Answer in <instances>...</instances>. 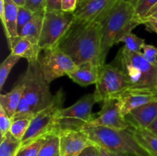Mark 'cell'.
<instances>
[{"mask_svg": "<svg viewBox=\"0 0 157 156\" xmlns=\"http://www.w3.org/2000/svg\"><path fill=\"white\" fill-rule=\"evenodd\" d=\"M102 26L98 20H75L58 47L68 55L78 66L90 62L98 67L101 62Z\"/></svg>", "mask_w": 157, "mask_h": 156, "instance_id": "1", "label": "cell"}, {"mask_svg": "<svg viewBox=\"0 0 157 156\" xmlns=\"http://www.w3.org/2000/svg\"><path fill=\"white\" fill-rule=\"evenodd\" d=\"M98 21L102 26L101 62L104 65L110 48L119 43L123 35L132 32L140 24L135 20L133 2L123 0H117Z\"/></svg>", "mask_w": 157, "mask_h": 156, "instance_id": "2", "label": "cell"}, {"mask_svg": "<svg viewBox=\"0 0 157 156\" xmlns=\"http://www.w3.org/2000/svg\"><path fill=\"white\" fill-rule=\"evenodd\" d=\"M113 64L122 70L131 87H156L157 64L147 61L142 54L129 50L124 46L118 51Z\"/></svg>", "mask_w": 157, "mask_h": 156, "instance_id": "3", "label": "cell"}, {"mask_svg": "<svg viewBox=\"0 0 157 156\" xmlns=\"http://www.w3.org/2000/svg\"><path fill=\"white\" fill-rule=\"evenodd\" d=\"M97 146L114 153L133 156H149L139 145L130 129H114L106 127H90L82 130Z\"/></svg>", "mask_w": 157, "mask_h": 156, "instance_id": "4", "label": "cell"}, {"mask_svg": "<svg viewBox=\"0 0 157 156\" xmlns=\"http://www.w3.org/2000/svg\"><path fill=\"white\" fill-rule=\"evenodd\" d=\"M24 90L21 99L29 106L35 116L52 102L54 96L50 91L49 83L44 78L38 61L28 62V67L21 76Z\"/></svg>", "mask_w": 157, "mask_h": 156, "instance_id": "5", "label": "cell"}, {"mask_svg": "<svg viewBox=\"0 0 157 156\" xmlns=\"http://www.w3.org/2000/svg\"><path fill=\"white\" fill-rule=\"evenodd\" d=\"M64 99L65 97L63 90L60 89L54 95L52 102L34 116L29 129L21 140V147L30 144L40 138L55 133L57 116L59 110L62 109Z\"/></svg>", "mask_w": 157, "mask_h": 156, "instance_id": "6", "label": "cell"}, {"mask_svg": "<svg viewBox=\"0 0 157 156\" xmlns=\"http://www.w3.org/2000/svg\"><path fill=\"white\" fill-rule=\"evenodd\" d=\"M96 102L94 93L87 94L71 106L61 109L55 122V133L58 134L64 130H82L94 118L92 109Z\"/></svg>", "mask_w": 157, "mask_h": 156, "instance_id": "7", "label": "cell"}, {"mask_svg": "<svg viewBox=\"0 0 157 156\" xmlns=\"http://www.w3.org/2000/svg\"><path fill=\"white\" fill-rule=\"evenodd\" d=\"M73 13L63 11H45L38 46L41 50L58 46L75 21Z\"/></svg>", "mask_w": 157, "mask_h": 156, "instance_id": "8", "label": "cell"}, {"mask_svg": "<svg viewBox=\"0 0 157 156\" xmlns=\"http://www.w3.org/2000/svg\"><path fill=\"white\" fill-rule=\"evenodd\" d=\"M94 93L97 102H103L131 87L122 70L113 64H104L100 67L99 76Z\"/></svg>", "mask_w": 157, "mask_h": 156, "instance_id": "9", "label": "cell"}, {"mask_svg": "<svg viewBox=\"0 0 157 156\" xmlns=\"http://www.w3.org/2000/svg\"><path fill=\"white\" fill-rule=\"evenodd\" d=\"M44 52L38 62L43 75L49 84L61 76H67L78 69V66L73 60L58 46L47 49Z\"/></svg>", "mask_w": 157, "mask_h": 156, "instance_id": "10", "label": "cell"}, {"mask_svg": "<svg viewBox=\"0 0 157 156\" xmlns=\"http://www.w3.org/2000/svg\"><path fill=\"white\" fill-rule=\"evenodd\" d=\"M98 116L84 125L83 129L90 127H106L114 129H128L130 125L122 115L117 99L110 98L103 101L102 108ZM82 129V130H83Z\"/></svg>", "mask_w": 157, "mask_h": 156, "instance_id": "11", "label": "cell"}, {"mask_svg": "<svg viewBox=\"0 0 157 156\" xmlns=\"http://www.w3.org/2000/svg\"><path fill=\"white\" fill-rule=\"evenodd\" d=\"M113 99H117L121 113L125 117L130 111L144 104L157 101L156 88H137L130 87L124 90Z\"/></svg>", "mask_w": 157, "mask_h": 156, "instance_id": "12", "label": "cell"}, {"mask_svg": "<svg viewBox=\"0 0 157 156\" xmlns=\"http://www.w3.org/2000/svg\"><path fill=\"white\" fill-rule=\"evenodd\" d=\"M58 135L60 156H78L86 148L96 145L82 130H64Z\"/></svg>", "mask_w": 157, "mask_h": 156, "instance_id": "13", "label": "cell"}, {"mask_svg": "<svg viewBox=\"0 0 157 156\" xmlns=\"http://www.w3.org/2000/svg\"><path fill=\"white\" fill-rule=\"evenodd\" d=\"M117 0H78V6L73 12L75 19L82 21L98 20Z\"/></svg>", "mask_w": 157, "mask_h": 156, "instance_id": "14", "label": "cell"}, {"mask_svg": "<svg viewBox=\"0 0 157 156\" xmlns=\"http://www.w3.org/2000/svg\"><path fill=\"white\" fill-rule=\"evenodd\" d=\"M156 117L157 101L137 107L125 116L130 128L136 129H147Z\"/></svg>", "mask_w": 157, "mask_h": 156, "instance_id": "15", "label": "cell"}, {"mask_svg": "<svg viewBox=\"0 0 157 156\" xmlns=\"http://www.w3.org/2000/svg\"><path fill=\"white\" fill-rule=\"evenodd\" d=\"M18 12V6L12 0H4V10L0 18L10 49L19 37L17 32Z\"/></svg>", "mask_w": 157, "mask_h": 156, "instance_id": "16", "label": "cell"}, {"mask_svg": "<svg viewBox=\"0 0 157 156\" xmlns=\"http://www.w3.org/2000/svg\"><path fill=\"white\" fill-rule=\"evenodd\" d=\"M100 67L90 62L84 63L78 66V69L67 76L78 85L87 87L91 84H96L99 76Z\"/></svg>", "mask_w": 157, "mask_h": 156, "instance_id": "17", "label": "cell"}, {"mask_svg": "<svg viewBox=\"0 0 157 156\" xmlns=\"http://www.w3.org/2000/svg\"><path fill=\"white\" fill-rule=\"evenodd\" d=\"M24 90V83L20 77L19 81L11 91L0 96V106L3 108L8 116L12 119L16 113L17 108L21 100Z\"/></svg>", "mask_w": 157, "mask_h": 156, "instance_id": "18", "label": "cell"}, {"mask_svg": "<svg viewBox=\"0 0 157 156\" xmlns=\"http://www.w3.org/2000/svg\"><path fill=\"white\" fill-rule=\"evenodd\" d=\"M10 50L11 54L25 58L28 62L38 61L39 53L41 50L38 44H33L26 38L20 36Z\"/></svg>", "mask_w": 157, "mask_h": 156, "instance_id": "19", "label": "cell"}, {"mask_svg": "<svg viewBox=\"0 0 157 156\" xmlns=\"http://www.w3.org/2000/svg\"><path fill=\"white\" fill-rule=\"evenodd\" d=\"M45 10L35 12L32 19L25 25L19 36L30 41L35 44H38L41 36Z\"/></svg>", "mask_w": 157, "mask_h": 156, "instance_id": "20", "label": "cell"}, {"mask_svg": "<svg viewBox=\"0 0 157 156\" xmlns=\"http://www.w3.org/2000/svg\"><path fill=\"white\" fill-rule=\"evenodd\" d=\"M128 129L149 156H157V136L148 129H136L130 127Z\"/></svg>", "mask_w": 157, "mask_h": 156, "instance_id": "21", "label": "cell"}, {"mask_svg": "<svg viewBox=\"0 0 157 156\" xmlns=\"http://www.w3.org/2000/svg\"><path fill=\"white\" fill-rule=\"evenodd\" d=\"M21 148V141L8 132L4 138L1 139L0 156H16Z\"/></svg>", "mask_w": 157, "mask_h": 156, "instance_id": "22", "label": "cell"}, {"mask_svg": "<svg viewBox=\"0 0 157 156\" xmlns=\"http://www.w3.org/2000/svg\"><path fill=\"white\" fill-rule=\"evenodd\" d=\"M33 117L34 116H20L13 118L12 119V125L9 132L14 137L21 141L29 129Z\"/></svg>", "mask_w": 157, "mask_h": 156, "instance_id": "23", "label": "cell"}, {"mask_svg": "<svg viewBox=\"0 0 157 156\" xmlns=\"http://www.w3.org/2000/svg\"><path fill=\"white\" fill-rule=\"evenodd\" d=\"M38 156H60L59 135L55 133L49 135Z\"/></svg>", "mask_w": 157, "mask_h": 156, "instance_id": "24", "label": "cell"}, {"mask_svg": "<svg viewBox=\"0 0 157 156\" xmlns=\"http://www.w3.org/2000/svg\"><path fill=\"white\" fill-rule=\"evenodd\" d=\"M120 42L124 43V47L129 50L136 52V53H142V49L145 43V40L138 37L137 35L133 34L132 32H128L123 35L119 40Z\"/></svg>", "mask_w": 157, "mask_h": 156, "instance_id": "25", "label": "cell"}, {"mask_svg": "<svg viewBox=\"0 0 157 156\" xmlns=\"http://www.w3.org/2000/svg\"><path fill=\"white\" fill-rule=\"evenodd\" d=\"M21 58L20 56L12 54L10 53V54L0 64V90H2L3 86H4L12 69L20 61Z\"/></svg>", "mask_w": 157, "mask_h": 156, "instance_id": "26", "label": "cell"}, {"mask_svg": "<svg viewBox=\"0 0 157 156\" xmlns=\"http://www.w3.org/2000/svg\"><path fill=\"white\" fill-rule=\"evenodd\" d=\"M48 136L41 137L34 142H31L30 144L25 145L20 148L17 153V156H38L41 147L47 140Z\"/></svg>", "mask_w": 157, "mask_h": 156, "instance_id": "27", "label": "cell"}, {"mask_svg": "<svg viewBox=\"0 0 157 156\" xmlns=\"http://www.w3.org/2000/svg\"><path fill=\"white\" fill-rule=\"evenodd\" d=\"M133 4L135 8V20L139 22L140 20L145 17L156 6L157 0H137Z\"/></svg>", "mask_w": 157, "mask_h": 156, "instance_id": "28", "label": "cell"}, {"mask_svg": "<svg viewBox=\"0 0 157 156\" xmlns=\"http://www.w3.org/2000/svg\"><path fill=\"white\" fill-rule=\"evenodd\" d=\"M34 15L35 12L26 8L25 6H18V18H17V32L18 36L21 34L23 28L32 19Z\"/></svg>", "mask_w": 157, "mask_h": 156, "instance_id": "29", "label": "cell"}, {"mask_svg": "<svg viewBox=\"0 0 157 156\" xmlns=\"http://www.w3.org/2000/svg\"><path fill=\"white\" fill-rule=\"evenodd\" d=\"M139 23L145 25L146 30L148 32L157 33V10L141 18Z\"/></svg>", "mask_w": 157, "mask_h": 156, "instance_id": "30", "label": "cell"}, {"mask_svg": "<svg viewBox=\"0 0 157 156\" xmlns=\"http://www.w3.org/2000/svg\"><path fill=\"white\" fill-rule=\"evenodd\" d=\"M12 119L5 112L2 107L0 106V133L1 139L4 138L8 132H9L11 125H12Z\"/></svg>", "mask_w": 157, "mask_h": 156, "instance_id": "31", "label": "cell"}, {"mask_svg": "<svg viewBox=\"0 0 157 156\" xmlns=\"http://www.w3.org/2000/svg\"><path fill=\"white\" fill-rule=\"evenodd\" d=\"M143 56L153 64H157V47L154 45L145 44L143 47Z\"/></svg>", "mask_w": 157, "mask_h": 156, "instance_id": "32", "label": "cell"}, {"mask_svg": "<svg viewBox=\"0 0 157 156\" xmlns=\"http://www.w3.org/2000/svg\"><path fill=\"white\" fill-rule=\"evenodd\" d=\"M46 0H26L25 7L33 12L45 10Z\"/></svg>", "mask_w": 157, "mask_h": 156, "instance_id": "33", "label": "cell"}, {"mask_svg": "<svg viewBox=\"0 0 157 156\" xmlns=\"http://www.w3.org/2000/svg\"><path fill=\"white\" fill-rule=\"evenodd\" d=\"M78 0H62L61 1V11L64 12L73 13L77 9Z\"/></svg>", "mask_w": 157, "mask_h": 156, "instance_id": "34", "label": "cell"}, {"mask_svg": "<svg viewBox=\"0 0 157 156\" xmlns=\"http://www.w3.org/2000/svg\"><path fill=\"white\" fill-rule=\"evenodd\" d=\"M62 0H46L45 11H61Z\"/></svg>", "mask_w": 157, "mask_h": 156, "instance_id": "35", "label": "cell"}, {"mask_svg": "<svg viewBox=\"0 0 157 156\" xmlns=\"http://www.w3.org/2000/svg\"><path fill=\"white\" fill-rule=\"evenodd\" d=\"M78 156H100L97 145H91L86 148Z\"/></svg>", "mask_w": 157, "mask_h": 156, "instance_id": "36", "label": "cell"}, {"mask_svg": "<svg viewBox=\"0 0 157 156\" xmlns=\"http://www.w3.org/2000/svg\"><path fill=\"white\" fill-rule=\"evenodd\" d=\"M149 131H150L151 132H153V134H155L157 136V117L155 119V120L152 122L151 125L147 128Z\"/></svg>", "mask_w": 157, "mask_h": 156, "instance_id": "37", "label": "cell"}, {"mask_svg": "<svg viewBox=\"0 0 157 156\" xmlns=\"http://www.w3.org/2000/svg\"><path fill=\"white\" fill-rule=\"evenodd\" d=\"M98 151H99V154L100 156H113L110 153V151H108L106 148H102V147L98 146Z\"/></svg>", "mask_w": 157, "mask_h": 156, "instance_id": "38", "label": "cell"}, {"mask_svg": "<svg viewBox=\"0 0 157 156\" xmlns=\"http://www.w3.org/2000/svg\"><path fill=\"white\" fill-rule=\"evenodd\" d=\"M18 6H25L26 0H12Z\"/></svg>", "mask_w": 157, "mask_h": 156, "instance_id": "39", "label": "cell"}, {"mask_svg": "<svg viewBox=\"0 0 157 156\" xmlns=\"http://www.w3.org/2000/svg\"><path fill=\"white\" fill-rule=\"evenodd\" d=\"M111 154L113 156H133L131 155V154H124V153H114V152H111Z\"/></svg>", "mask_w": 157, "mask_h": 156, "instance_id": "40", "label": "cell"}, {"mask_svg": "<svg viewBox=\"0 0 157 156\" xmlns=\"http://www.w3.org/2000/svg\"><path fill=\"white\" fill-rule=\"evenodd\" d=\"M136 1H137V0H130V2H133V3H134Z\"/></svg>", "mask_w": 157, "mask_h": 156, "instance_id": "41", "label": "cell"}, {"mask_svg": "<svg viewBox=\"0 0 157 156\" xmlns=\"http://www.w3.org/2000/svg\"><path fill=\"white\" fill-rule=\"evenodd\" d=\"M123 1H126V2H130V0H123Z\"/></svg>", "mask_w": 157, "mask_h": 156, "instance_id": "42", "label": "cell"}, {"mask_svg": "<svg viewBox=\"0 0 157 156\" xmlns=\"http://www.w3.org/2000/svg\"><path fill=\"white\" fill-rule=\"evenodd\" d=\"M156 90H157V87H156Z\"/></svg>", "mask_w": 157, "mask_h": 156, "instance_id": "43", "label": "cell"}, {"mask_svg": "<svg viewBox=\"0 0 157 156\" xmlns=\"http://www.w3.org/2000/svg\"><path fill=\"white\" fill-rule=\"evenodd\" d=\"M16 156H17V154H16Z\"/></svg>", "mask_w": 157, "mask_h": 156, "instance_id": "44", "label": "cell"}, {"mask_svg": "<svg viewBox=\"0 0 157 156\" xmlns=\"http://www.w3.org/2000/svg\"><path fill=\"white\" fill-rule=\"evenodd\" d=\"M156 87H157V85H156Z\"/></svg>", "mask_w": 157, "mask_h": 156, "instance_id": "45", "label": "cell"}]
</instances>
